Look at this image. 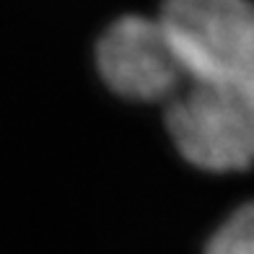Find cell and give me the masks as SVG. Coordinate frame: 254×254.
Wrapping results in <instances>:
<instances>
[{
  "label": "cell",
  "mask_w": 254,
  "mask_h": 254,
  "mask_svg": "<svg viewBox=\"0 0 254 254\" xmlns=\"http://www.w3.org/2000/svg\"><path fill=\"white\" fill-rule=\"evenodd\" d=\"M166 130L187 164L210 174L254 164V73L190 83L164 107Z\"/></svg>",
  "instance_id": "cell-1"
},
{
  "label": "cell",
  "mask_w": 254,
  "mask_h": 254,
  "mask_svg": "<svg viewBox=\"0 0 254 254\" xmlns=\"http://www.w3.org/2000/svg\"><path fill=\"white\" fill-rule=\"evenodd\" d=\"M156 18L179 63L182 88L254 73V0H164Z\"/></svg>",
  "instance_id": "cell-2"
},
{
  "label": "cell",
  "mask_w": 254,
  "mask_h": 254,
  "mask_svg": "<svg viewBox=\"0 0 254 254\" xmlns=\"http://www.w3.org/2000/svg\"><path fill=\"white\" fill-rule=\"evenodd\" d=\"M101 80L127 101L166 104L179 94L182 70L156 16H125L96 44Z\"/></svg>",
  "instance_id": "cell-3"
},
{
  "label": "cell",
  "mask_w": 254,
  "mask_h": 254,
  "mask_svg": "<svg viewBox=\"0 0 254 254\" xmlns=\"http://www.w3.org/2000/svg\"><path fill=\"white\" fill-rule=\"evenodd\" d=\"M205 254H254V202L226 218Z\"/></svg>",
  "instance_id": "cell-4"
}]
</instances>
